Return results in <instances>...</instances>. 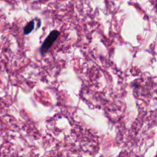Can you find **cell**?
<instances>
[{
  "mask_svg": "<svg viewBox=\"0 0 157 157\" xmlns=\"http://www.w3.org/2000/svg\"><path fill=\"white\" fill-rule=\"evenodd\" d=\"M60 35V32L58 31H53L51 32L48 35V36L45 38V40L43 42L42 45H41V48H40V52H41V55H44L47 52H48L49 49L52 48L54 42L57 40Z\"/></svg>",
  "mask_w": 157,
  "mask_h": 157,
  "instance_id": "6da1fadb",
  "label": "cell"
},
{
  "mask_svg": "<svg viewBox=\"0 0 157 157\" xmlns=\"http://www.w3.org/2000/svg\"><path fill=\"white\" fill-rule=\"evenodd\" d=\"M34 28H35V20L30 21V22H29L27 25H26V26L24 29L25 35H29V34H30L31 32L33 31Z\"/></svg>",
  "mask_w": 157,
  "mask_h": 157,
  "instance_id": "7a4b0ae2",
  "label": "cell"
}]
</instances>
